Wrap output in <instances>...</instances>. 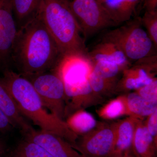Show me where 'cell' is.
Instances as JSON below:
<instances>
[{
    "instance_id": "1",
    "label": "cell",
    "mask_w": 157,
    "mask_h": 157,
    "mask_svg": "<svg viewBox=\"0 0 157 157\" xmlns=\"http://www.w3.org/2000/svg\"><path fill=\"white\" fill-rule=\"evenodd\" d=\"M63 56L39 14L17 31L12 54V64L23 76L55 70Z\"/></svg>"
},
{
    "instance_id": "2",
    "label": "cell",
    "mask_w": 157,
    "mask_h": 157,
    "mask_svg": "<svg viewBox=\"0 0 157 157\" xmlns=\"http://www.w3.org/2000/svg\"><path fill=\"white\" fill-rule=\"evenodd\" d=\"M1 79L24 117L28 118L41 130L62 137L74 147L78 136L69 128L63 120L47 112L28 79L10 69L4 70Z\"/></svg>"
},
{
    "instance_id": "3",
    "label": "cell",
    "mask_w": 157,
    "mask_h": 157,
    "mask_svg": "<svg viewBox=\"0 0 157 157\" xmlns=\"http://www.w3.org/2000/svg\"><path fill=\"white\" fill-rule=\"evenodd\" d=\"M39 14L63 56H88L85 39L67 2L43 0Z\"/></svg>"
},
{
    "instance_id": "4",
    "label": "cell",
    "mask_w": 157,
    "mask_h": 157,
    "mask_svg": "<svg viewBox=\"0 0 157 157\" xmlns=\"http://www.w3.org/2000/svg\"><path fill=\"white\" fill-rule=\"evenodd\" d=\"M125 23L107 32L103 38L117 45L132 63L156 55L157 48L143 28L140 17L131 19Z\"/></svg>"
},
{
    "instance_id": "5",
    "label": "cell",
    "mask_w": 157,
    "mask_h": 157,
    "mask_svg": "<svg viewBox=\"0 0 157 157\" xmlns=\"http://www.w3.org/2000/svg\"><path fill=\"white\" fill-rule=\"evenodd\" d=\"M25 77L33 85L45 108L63 120L66 107V92L63 82L57 72L54 70Z\"/></svg>"
},
{
    "instance_id": "6",
    "label": "cell",
    "mask_w": 157,
    "mask_h": 157,
    "mask_svg": "<svg viewBox=\"0 0 157 157\" xmlns=\"http://www.w3.org/2000/svg\"><path fill=\"white\" fill-rule=\"evenodd\" d=\"M117 122H98L86 134L79 136L74 148L84 157H109L115 147Z\"/></svg>"
},
{
    "instance_id": "7",
    "label": "cell",
    "mask_w": 157,
    "mask_h": 157,
    "mask_svg": "<svg viewBox=\"0 0 157 157\" xmlns=\"http://www.w3.org/2000/svg\"><path fill=\"white\" fill-rule=\"evenodd\" d=\"M68 3L84 39L117 26L98 0H73Z\"/></svg>"
},
{
    "instance_id": "8",
    "label": "cell",
    "mask_w": 157,
    "mask_h": 157,
    "mask_svg": "<svg viewBox=\"0 0 157 157\" xmlns=\"http://www.w3.org/2000/svg\"><path fill=\"white\" fill-rule=\"evenodd\" d=\"M157 71V54L136 61L123 71L116 94H125L149 84L155 78Z\"/></svg>"
},
{
    "instance_id": "9",
    "label": "cell",
    "mask_w": 157,
    "mask_h": 157,
    "mask_svg": "<svg viewBox=\"0 0 157 157\" xmlns=\"http://www.w3.org/2000/svg\"><path fill=\"white\" fill-rule=\"evenodd\" d=\"M17 33L12 0H0V67L4 70L12 64L11 54Z\"/></svg>"
},
{
    "instance_id": "10",
    "label": "cell",
    "mask_w": 157,
    "mask_h": 157,
    "mask_svg": "<svg viewBox=\"0 0 157 157\" xmlns=\"http://www.w3.org/2000/svg\"><path fill=\"white\" fill-rule=\"evenodd\" d=\"M24 136L25 139L39 144L52 157H84L67 140L51 132L34 129Z\"/></svg>"
},
{
    "instance_id": "11",
    "label": "cell",
    "mask_w": 157,
    "mask_h": 157,
    "mask_svg": "<svg viewBox=\"0 0 157 157\" xmlns=\"http://www.w3.org/2000/svg\"><path fill=\"white\" fill-rule=\"evenodd\" d=\"M0 109L13 125L24 135L34 129L20 112L16 102L6 85L0 78Z\"/></svg>"
},
{
    "instance_id": "12",
    "label": "cell",
    "mask_w": 157,
    "mask_h": 157,
    "mask_svg": "<svg viewBox=\"0 0 157 157\" xmlns=\"http://www.w3.org/2000/svg\"><path fill=\"white\" fill-rule=\"evenodd\" d=\"M88 56L92 62L103 61L109 62L116 64L124 70L132 64L117 45L104 38L92 50L88 52Z\"/></svg>"
},
{
    "instance_id": "13",
    "label": "cell",
    "mask_w": 157,
    "mask_h": 157,
    "mask_svg": "<svg viewBox=\"0 0 157 157\" xmlns=\"http://www.w3.org/2000/svg\"><path fill=\"white\" fill-rule=\"evenodd\" d=\"M117 25L132 19L142 0H98Z\"/></svg>"
},
{
    "instance_id": "14",
    "label": "cell",
    "mask_w": 157,
    "mask_h": 157,
    "mask_svg": "<svg viewBox=\"0 0 157 157\" xmlns=\"http://www.w3.org/2000/svg\"><path fill=\"white\" fill-rule=\"evenodd\" d=\"M157 142L147 130L144 120L139 119L136 128L132 151L135 157H156Z\"/></svg>"
},
{
    "instance_id": "15",
    "label": "cell",
    "mask_w": 157,
    "mask_h": 157,
    "mask_svg": "<svg viewBox=\"0 0 157 157\" xmlns=\"http://www.w3.org/2000/svg\"><path fill=\"white\" fill-rule=\"evenodd\" d=\"M139 119L128 116L117 121L115 145L113 153H122L132 151L136 124Z\"/></svg>"
},
{
    "instance_id": "16",
    "label": "cell",
    "mask_w": 157,
    "mask_h": 157,
    "mask_svg": "<svg viewBox=\"0 0 157 157\" xmlns=\"http://www.w3.org/2000/svg\"><path fill=\"white\" fill-rule=\"evenodd\" d=\"M43 0H12L13 14L17 31L39 15Z\"/></svg>"
},
{
    "instance_id": "17",
    "label": "cell",
    "mask_w": 157,
    "mask_h": 157,
    "mask_svg": "<svg viewBox=\"0 0 157 157\" xmlns=\"http://www.w3.org/2000/svg\"><path fill=\"white\" fill-rule=\"evenodd\" d=\"M128 116L144 120L157 109V102L147 100L135 92L125 94Z\"/></svg>"
},
{
    "instance_id": "18",
    "label": "cell",
    "mask_w": 157,
    "mask_h": 157,
    "mask_svg": "<svg viewBox=\"0 0 157 157\" xmlns=\"http://www.w3.org/2000/svg\"><path fill=\"white\" fill-rule=\"evenodd\" d=\"M65 121L69 128L78 137L91 131L98 123L94 116L84 109L71 113Z\"/></svg>"
},
{
    "instance_id": "19",
    "label": "cell",
    "mask_w": 157,
    "mask_h": 157,
    "mask_svg": "<svg viewBox=\"0 0 157 157\" xmlns=\"http://www.w3.org/2000/svg\"><path fill=\"white\" fill-rule=\"evenodd\" d=\"M98 115L105 120H112L128 115L125 94L121 95L109 101L97 111Z\"/></svg>"
},
{
    "instance_id": "20",
    "label": "cell",
    "mask_w": 157,
    "mask_h": 157,
    "mask_svg": "<svg viewBox=\"0 0 157 157\" xmlns=\"http://www.w3.org/2000/svg\"><path fill=\"white\" fill-rule=\"evenodd\" d=\"M88 82L94 93L103 101L116 94L117 83L102 78L93 69L89 76Z\"/></svg>"
},
{
    "instance_id": "21",
    "label": "cell",
    "mask_w": 157,
    "mask_h": 157,
    "mask_svg": "<svg viewBox=\"0 0 157 157\" xmlns=\"http://www.w3.org/2000/svg\"><path fill=\"white\" fill-rule=\"evenodd\" d=\"M91 62L94 72L102 78L117 84L122 73L124 70V68L116 64L103 61Z\"/></svg>"
},
{
    "instance_id": "22",
    "label": "cell",
    "mask_w": 157,
    "mask_h": 157,
    "mask_svg": "<svg viewBox=\"0 0 157 157\" xmlns=\"http://www.w3.org/2000/svg\"><path fill=\"white\" fill-rule=\"evenodd\" d=\"M14 157H52L39 144L25 139L17 146Z\"/></svg>"
},
{
    "instance_id": "23",
    "label": "cell",
    "mask_w": 157,
    "mask_h": 157,
    "mask_svg": "<svg viewBox=\"0 0 157 157\" xmlns=\"http://www.w3.org/2000/svg\"><path fill=\"white\" fill-rule=\"evenodd\" d=\"M141 24L145 29L147 33L151 39L155 48H157V11H145L140 17Z\"/></svg>"
},
{
    "instance_id": "24",
    "label": "cell",
    "mask_w": 157,
    "mask_h": 157,
    "mask_svg": "<svg viewBox=\"0 0 157 157\" xmlns=\"http://www.w3.org/2000/svg\"><path fill=\"white\" fill-rule=\"evenodd\" d=\"M135 92L147 100L157 102V77L150 83L136 90Z\"/></svg>"
},
{
    "instance_id": "25",
    "label": "cell",
    "mask_w": 157,
    "mask_h": 157,
    "mask_svg": "<svg viewBox=\"0 0 157 157\" xmlns=\"http://www.w3.org/2000/svg\"><path fill=\"white\" fill-rule=\"evenodd\" d=\"M146 118L144 124L147 130L157 142V109Z\"/></svg>"
},
{
    "instance_id": "26",
    "label": "cell",
    "mask_w": 157,
    "mask_h": 157,
    "mask_svg": "<svg viewBox=\"0 0 157 157\" xmlns=\"http://www.w3.org/2000/svg\"><path fill=\"white\" fill-rule=\"evenodd\" d=\"M14 128L9 119L0 109V132L6 133Z\"/></svg>"
},
{
    "instance_id": "27",
    "label": "cell",
    "mask_w": 157,
    "mask_h": 157,
    "mask_svg": "<svg viewBox=\"0 0 157 157\" xmlns=\"http://www.w3.org/2000/svg\"><path fill=\"white\" fill-rule=\"evenodd\" d=\"M145 11H157V0H142Z\"/></svg>"
},
{
    "instance_id": "28",
    "label": "cell",
    "mask_w": 157,
    "mask_h": 157,
    "mask_svg": "<svg viewBox=\"0 0 157 157\" xmlns=\"http://www.w3.org/2000/svg\"><path fill=\"white\" fill-rule=\"evenodd\" d=\"M109 157H135L132 153V151L122 153H113Z\"/></svg>"
},
{
    "instance_id": "29",
    "label": "cell",
    "mask_w": 157,
    "mask_h": 157,
    "mask_svg": "<svg viewBox=\"0 0 157 157\" xmlns=\"http://www.w3.org/2000/svg\"><path fill=\"white\" fill-rule=\"evenodd\" d=\"M5 151V147L3 142L0 140V155H2Z\"/></svg>"
},
{
    "instance_id": "30",
    "label": "cell",
    "mask_w": 157,
    "mask_h": 157,
    "mask_svg": "<svg viewBox=\"0 0 157 157\" xmlns=\"http://www.w3.org/2000/svg\"><path fill=\"white\" fill-rule=\"evenodd\" d=\"M65 1H67V2H71V1H73V0H64Z\"/></svg>"
},
{
    "instance_id": "31",
    "label": "cell",
    "mask_w": 157,
    "mask_h": 157,
    "mask_svg": "<svg viewBox=\"0 0 157 157\" xmlns=\"http://www.w3.org/2000/svg\"><path fill=\"white\" fill-rule=\"evenodd\" d=\"M2 155H0V157H2Z\"/></svg>"
}]
</instances>
